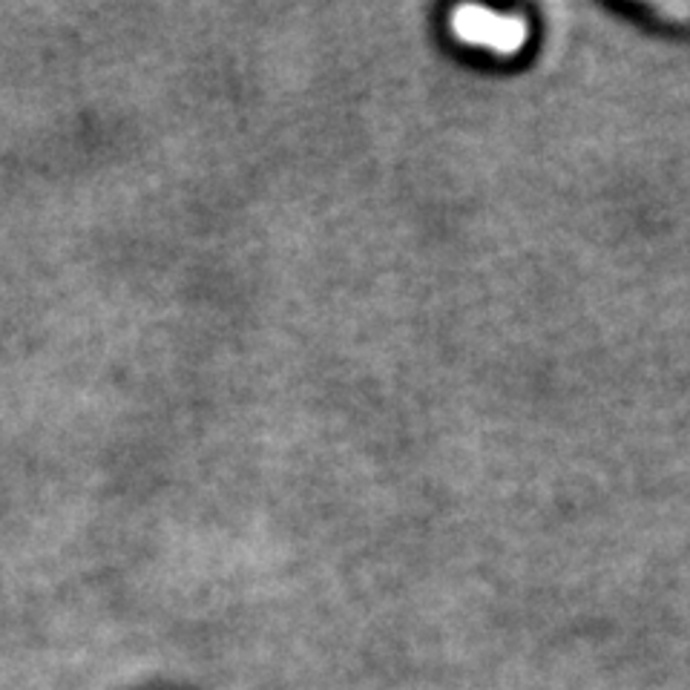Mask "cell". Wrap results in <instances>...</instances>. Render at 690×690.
I'll use <instances>...</instances> for the list:
<instances>
[{
  "label": "cell",
  "instance_id": "1",
  "mask_svg": "<svg viewBox=\"0 0 690 690\" xmlns=\"http://www.w3.org/2000/svg\"><path fill=\"white\" fill-rule=\"evenodd\" d=\"M452 30H455L457 38H463L466 44H478L493 49V53L512 55L521 49V44L527 41V26L518 18H501L493 15V12H484V9H457L452 15Z\"/></svg>",
  "mask_w": 690,
  "mask_h": 690
}]
</instances>
